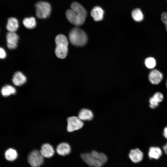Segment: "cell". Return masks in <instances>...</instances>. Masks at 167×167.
Listing matches in <instances>:
<instances>
[{
  "label": "cell",
  "mask_w": 167,
  "mask_h": 167,
  "mask_svg": "<svg viewBox=\"0 0 167 167\" xmlns=\"http://www.w3.org/2000/svg\"><path fill=\"white\" fill-rule=\"evenodd\" d=\"M71 9L67 10L66 13L67 19L72 24L79 26L84 23L87 16V12L80 3L74 2L71 5Z\"/></svg>",
  "instance_id": "cell-1"
},
{
  "label": "cell",
  "mask_w": 167,
  "mask_h": 167,
  "mask_svg": "<svg viewBox=\"0 0 167 167\" xmlns=\"http://www.w3.org/2000/svg\"><path fill=\"white\" fill-rule=\"evenodd\" d=\"M6 56V53L5 50L2 48H0V58L1 59L5 58Z\"/></svg>",
  "instance_id": "cell-25"
},
{
  "label": "cell",
  "mask_w": 167,
  "mask_h": 167,
  "mask_svg": "<svg viewBox=\"0 0 167 167\" xmlns=\"http://www.w3.org/2000/svg\"><path fill=\"white\" fill-rule=\"evenodd\" d=\"M19 37L15 32H9L7 34L6 39L8 48L10 49H14L17 47Z\"/></svg>",
  "instance_id": "cell-8"
},
{
  "label": "cell",
  "mask_w": 167,
  "mask_h": 167,
  "mask_svg": "<svg viewBox=\"0 0 167 167\" xmlns=\"http://www.w3.org/2000/svg\"><path fill=\"white\" fill-rule=\"evenodd\" d=\"M40 152L43 157L50 158L54 155V152L51 145L45 143L42 146Z\"/></svg>",
  "instance_id": "cell-12"
},
{
  "label": "cell",
  "mask_w": 167,
  "mask_h": 167,
  "mask_svg": "<svg viewBox=\"0 0 167 167\" xmlns=\"http://www.w3.org/2000/svg\"><path fill=\"white\" fill-rule=\"evenodd\" d=\"M162 152L161 149L158 147H152L150 148L148 155L150 158L158 159L161 156Z\"/></svg>",
  "instance_id": "cell-17"
},
{
  "label": "cell",
  "mask_w": 167,
  "mask_h": 167,
  "mask_svg": "<svg viewBox=\"0 0 167 167\" xmlns=\"http://www.w3.org/2000/svg\"><path fill=\"white\" fill-rule=\"evenodd\" d=\"M104 11L100 6H96L92 10L91 15L94 20L96 21H101L104 17Z\"/></svg>",
  "instance_id": "cell-13"
},
{
  "label": "cell",
  "mask_w": 167,
  "mask_h": 167,
  "mask_svg": "<svg viewBox=\"0 0 167 167\" xmlns=\"http://www.w3.org/2000/svg\"><path fill=\"white\" fill-rule=\"evenodd\" d=\"M5 156L6 159L9 161H13L17 158L18 154L16 151L14 149L10 148L7 149L5 152Z\"/></svg>",
  "instance_id": "cell-20"
},
{
  "label": "cell",
  "mask_w": 167,
  "mask_h": 167,
  "mask_svg": "<svg viewBox=\"0 0 167 167\" xmlns=\"http://www.w3.org/2000/svg\"><path fill=\"white\" fill-rule=\"evenodd\" d=\"M149 79L150 82L153 84H159L163 78L162 74L156 70H154L150 72L149 75Z\"/></svg>",
  "instance_id": "cell-9"
},
{
  "label": "cell",
  "mask_w": 167,
  "mask_h": 167,
  "mask_svg": "<svg viewBox=\"0 0 167 167\" xmlns=\"http://www.w3.org/2000/svg\"><path fill=\"white\" fill-rule=\"evenodd\" d=\"M131 15L133 19L136 22L141 21L143 19V14L139 8L134 9L132 11Z\"/></svg>",
  "instance_id": "cell-21"
},
{
  "label": "cell",
  "mask_w": 167,
  "mask_h": 167,
  "mask_svg": "<svg viewBox=\"0 0 167 167\" xmlns=\"http://www.w3.org/2000/svg\"><path fill=\"white\" fill-rule=\"evenodd\" d=\"M36 15L40 19H45L48 17L51 11L50 4L45 1H39L35 5Z\"/></svg>",
  "instance_id": "cell-5"
},
{
  "label": "cell",
  "mask_w": 167,
  "mask_h": 167,
  "mask_svg": "<svg viewBox=\"0 0 167 167\" xmlns=\"http://www.w3.org/2000/svg\"><path fill=\"white\" fill-rule=\"evenodd\" d=\"M19 26L18 21L16 18L11 17L8 19L6 28L9 32H15L18 28Z\"/></svg>",
  "instance_id": "cell-15"
},
{
  "label": "cell",
  "mask_w": 167,
  "mask_h": 167,
  "mask_svg": "<svg viewBox=\"0 0 167 167\" xmlns=\"http://www.w3.org/2000/svg\"><path fill=\"white\" fill-rule=\"evenodd\" d=\"M145 64L146 66L149 69L154 68L156 65V61L154 58L152 57H148L145 60Z\"/></svg>",
  "instance_id": "cell-22"
},
{
  "label": "cell",
  "mask_w": 167,
  "mask_h": 167,
  "mask_svg": "<svg viewBox=\"0 0 167 167\" xmlns=\"http://www.w3.org/2000/svg\"><path fill=\"white\" fill-rule=\"evenodd\" d=\"M166 87H167V83H166Z\"/></svg>",
  "instance_id": "cell-28"
},
{
  "label": "cell",
  "mask_w": 167,
  "mask_h": 167,
  "mask_svg": "<svg viewBox=\"0 0 167 167\" xmlns=\"http://www.w3.org/2000/svg\"><path fill=\"white\" fill-rule=\"evenodd\" d=\"M163 135L167 139V126L165 127L164 129Z\"/></svg>",
  "instance_id": "cell-26"
},
{
  "label": "cell",
  "mask_w": 167,
  "mask_h": 167,
  "mask_svg": "<svg viewBox=\"0 0 167 167\" xmlns=\"http://www.w3.org/2000/svg\"><path fill=\"white\" fill-rule=\"evenodd\" d=\"M67 130L68 132H71L81 128L84 123L78 117H70L67 118Z\"/></svg>",
  "instance_id": "cell-6"
},
{
  "label": "cell",
  "mask_w": 167,
  "mask_h": 167,
  "mask_svg": "<svg viewBox=\"0 0 167 167\" xmlns=\"http://www.w3.org/2000/svg\"><path fill=\"white\" fill-rule=\"evenodd\" d=\"M163 148L165 153L167 154V143L164 146Z\"/></svg>",
  "instance_id": "cell-27"
},
{
  "label": "cell",
  "mask_w": 167,
  "mask_h": 167,
  "mask_svg": "<svg viewBox=\"0 0 167 167\" xmlns=\"http://www.w3.org/2000/svg\"><path fill=\"white\" fill-rule=\"evenodd\" d=\"M28 161L32 167H39L43 162V157L40 152L34 150L28 156Z\"/></svg>",
  "instance_id": "cell-7"
},
{
  "label": "cell",
  "mask_w": 167,
  "mask_h": 167,
  "mask_svg": "<svg viewBox=\"0 0 167 167\" xmlns=\"http://www.w3.org/2000/svg\"><path fill=\"white\" fill-rule=\"evenodd\" d=\"M16 92L15 88L13 86L6 85L3 86L1 89L2 95L4 97H7L11 94H15Z\"/></svg>",
  "instance_id": "cell-18"
},
{
  "label": "cell",
  "mask_w": 167,
  "mask_h": 167,
  "mask_svg": "<svg viewBox=\"0 0 167 167\" xmlns=\"http://www.w3.org/2000/svg\"><path fill=\"white\" fill-rule=\"evenodd\" d=\"M56 151L59 155L64 156L69 154L71 151V147L66 143H61L57 146Z\"/></svg>",
  "instance_id": "cell-14"
},
{
  "label": "cell",
  "mask_w": 167,
  "mask_h": 167,
  "mask_svg": "<svg viewBox=\"0 0 167 167\" xmlns=\"http://www.w3.org/2000/svg\"><path fill=\"white\" fill-rule=\"evenodd\" d=\"M23 23L24 26L28 29H33L36 26V21L35 18L33 17H27L24 19Z\"/></svg>",
  "instance_id": "cell-19"
},
{
  "label": "cell",
  "mask_w": 167,
  "mask_h": 167,
  "mask_svg": "<svg viewBox=\"0 0 167 167\" xmlns=\"http://www.w3.org/2000/svg\"><path fill=\"white\" fill-rule=\"evenodd\" d=\"M163 97L162 93L158 92L155 93L151 98L154 102L159 104L163 101Z\"/></svg>",
  "instance_id": "cell-23"
},
{
  "label": "cell",
  "mask_w": 167,
  "mask_h": 167,
  "mask_svg": "<svg viewBox=\"0 0 167 167\" xmlns=\"http://www.w3.org/2000/svg\"><path fill=\"white\" fill-rule=\"evenodd\" d=\"M12 80L15 85L20 86L25 83L27 79L26 76L22 72L17 71L14 75Z\"/></svg>",
  "instance_id": "cell-11"
},
{
  "label": "cell",
  "mask_w": 167,
  "mask_h": 167,
  "mask_svg": "<svg viewBox=\"0 0 167 167\" xmlns=\"http://www.w3.org/2000/svg\"><path fill=\"white\" fill-rule=\"evenodd\" d=\"M69 37L71 44L79 46L84 45L86 43L88 40L87 36L85 32L77 27L73 28L71 31Z\"/></svg>",
  "instance_id": "cell-4"
},
{
  "label": "cell",
  "mask_w": 167,
  "mask_h": 167,
  "mask_svg": "<svg viewBox=\"0 0 167 167\" xmlns=\"http://www.w3.org/2000/svg\"><path fill=\"white\" fill-rule=\"evenodd\" d=\"M81 157L85 163L91 167H101L107 160L105 154L94 150L90 153H82Z\"/></svg>",
  "instance_id": "cell-2"
},
{
  "label": "cell",
  "mask_w": 167,
  "mask_h": 167,
  "mask_svg": "<svg viewBox=\"0 0 167 167\" xmlns=\"http://www.w3.org/2000/svg\"><path fill=\"white\" fill-rule=\"evenodd\" d=\"M129 156L133 162L137 163L142 160L143 154L139 149L136 148L131 150L129 154Z\"/></svg>",
  "instance_id": "cell-10"
},
{
  "label": "cell",
  "mask_w": 167,
  "mask_h": 167,
  "mask_svg": "<svg viewBox=\"0 0 167 167\" xmlns=\"http://www.w3.org/2000/svg\"><path fill=\"white\" fill-rule=\"evenodd\" d=\"M161 20L165 26L167 31V12H164L161 15Z\"/></svg>",
  "instance_id": "cell-24"
},
{
  "label": "cell",
  "mask_w": 167,
  "mask_h": 167,
  "mask_svg": "<svg viewBox=\"0 0 167 167\" xmlns=\"http://www.w3.org/2000/svg\"><path fill=\"white\" fill-rule=\"evenodd\" d=\"M78 117L82 121L91 120L93 117L92 112L90 109H83L79 112Z\"/></svg>",
  "instance_id": "cell-16"
},
{
  "label": "cell",
  "mask_w": 167,
  "mask_h": 167,
  "mask_svg": "<svg viewBox=\"0 0 167 167\" xmlns=\"http://www.w3.org/2000/svg\"><path fill=\"white\" fill-rule=\"evenodd\" d=\"M55 53L56 56L60 58H65L68 52V41L67 38L63 34H59L55 37Z\"/></svg>",
  "instance_id": "cell-3"
}]
</instances>
